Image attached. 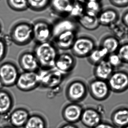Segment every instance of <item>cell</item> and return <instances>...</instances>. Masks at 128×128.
<instances>
[{"mask_svg": "<svg viewBox=\"0 0 128 128\" xmlns=\"http://www.w3.org/2000/svg\"><path fill=\"white\" fill-rule=\"evenodd\" d=\"M20 73L18 67L13 62L6 61L0 64V79L4 87L15 86Z\"/></svg>", "mask_w": 128, "mask_h": 128, "instance_id": "cell-7", "label": "cell"}, {"mask_svg": "<svg viewBox=\"0 0 128 128\" xmlns=\"http://www.w3.org/2000/svg\"><path fill=\"white\" fill-rule=\"evenodd\" d=\"M1 128H17L13 126H12L11 125H6L2 126Z\"/></svg>", "mask_w": 128, "mask_h": 128, "instance_id": "cell-40", "label": "cell"}, {"mask_svg": "<svg viewBox=\"0 0 128 128\" xmlns=\"http://www.w3.org/2000/svg\"><path fill=\"white\" fill-rule=\"evenodd\" d=\"M52 25V39L64 32L72 31L78 33L80 30V26L78 21L69 17L60 18Z\"/></svg>", "mask_w": 128, "mask_h": 128, "instance_id": "cell-11", "label": "cell"}, {"mask_svg": "<svg viewBox=\"0 0 128 128\" xmlns=\"http://www.w3.org/2000/svg\"><path fill=\"white\" fill-rule=\"evenodd\" d=\"M127 37L128 38V36H127Z\"/></svg>", "mask_w": 128, "mask_h": 128, "instance_id": "cell-44", "label": "cell"}, {"mask_svg": "<svg viewBox=\"0 0 128 128\" xmlns=\"http://www.w3.org/2000/svg\"><path fill=\"white\" fill-rule=\"evenodd\" d=\"M59 128H79L78 126L74 124L66 123L61 125Z\"/></svg>", "mask_w": 128, "mask_h": 128, "instance_id": "cell-38", "label": "cell"}, {"mask_svg": "<svg viewBox=\"0 0 128 128\" xmlns=\"http://www.w3.org/2000/svg\"><path fill=\"white\" fill-rule=\"evenodd\" d=\"M14 106V98L11 93L7 90H0V116H8Z\"/></svg>", "mask_w": 128, "mask_h": 128, "instance_id": "cell-21", "label": "cell"}, {"mask_svg": "<svg viewBox=\"0 0 128 128\" xmlns=\"http://www.w3.org/2000/svg\"><path fill=\"white\" fill-rule=\"evenodd\" d=\"M109 54L108 51L101 46H96L86 58L88 62L93 66L106 60Z\"/></svg>", "mask_w": 128, "mask_h": 128, "instance_id": "cell-25", "label": "cell"}, {"mask_svg": "<svg viewBox=\"0 0 128 128\" xmlns=\"http://www.w3.org/2000/svg\"><path fill=\"white\" fill-rule=\"evenodd\" d=\"M84 4L73 2L68 17L78 20L85 13Z\"/></svg>", "mask_w": 128, "mask_h": 128, "instance_id": "cell-31", "label": "cell"}, {"mask_svg": "<svg viewBox=\"0 0 128 128\" xmlns=\"http://www.w3.org/2000/svg\"><path fill=\"white\" fill-rule=\"evenodd\" d=\"M102 121V112L93 107L84 108L80 121L88 128H94Z\"/></svg>", "mask_w": 128, "mask_h": 128, "instance_id": "cell-14", "label": "cell"}, {"mask_svg": "<svg viewBox=\"0 0 128 128\" xmlns=\"http://www.w3.org/2000/svg\"><path fill=\"white\" fill-rule=\"evenodd\" d=\"M107 82L111 92H124L128 90V71L120 69L114 70Z\"/></svg>", "mask_w": 128, "mask_h": 128, "instance_id": "cell-9", "label": "cell"}, {"mask_svg": "<svg viewBox=\"0 0 128 128\" xmlns=\"http://www.w3.org/2000/svg\"></svg>", "mask_w": 128, "mask_h": 128, "instance_id": "cell-45", "label": "cell"}, {"mask_svg": "<svg viewBox=\"0 0 128 128\" xmlns=\"http://www.w3.org/2000/svg\"><path fill=\"white\" fill-rule=\"evenodd\" d=\"M120 20L122 23L128 28V10L125 11L123 13Z\"/></svg>", "mask_w": 128, "mask_h": 128, "instance_id": "cell-37", "label": "cell"}, {"mask_svg": "<svg viewBox=\"0 0 128 128\" xmlns=\"http://www.w3.org/2000/svg\"><path fill=\"white\" fill-rule=\"evenodd\" d=\"M128 128V125L126 126H125V127H123V128Z\"/></svg>", "mask_w": 128, "mask_h": 128, "instance_id": "cell-43", "label": "cell"}, {"mask_svg": "<svg viewBox=\"0 0 128 128\" xmlns=\"http://www.w3.org/2000/svg\"><path fill=\"white\" fill-rule=\"evenodd\" d=\"M79 25L87 30H96L100 26L98 18L84 13L78 20Z\"/></svg>", "mask_w": 128, "mask_h": 128, "instance_id": "cell-24", "label": "cell"}, {"mask_svg": "<svg viewBox=\"0 0 128 128\" xmlns=\"http://www.w3.org/2000/svg\"><path fill=\"white\" fill-rule=\"evenodd\" d=\"M73 2L78 3L84 4L86 0H72Z\"/></svg>", "mask_w": 128, "mask_h": 128, "instance_id": "cell-39", "label": "cell"}, {"mask_svg": "<svg viewBox=\"0 0 128 128\" xmlns=\"http://www.w3.org/2000/svg\"><path fill=\"white\" fill-rule=\"evenodd\" d=\"M4 87V86L1 80L0 79V90L3 89Z\"/></svg>", "mask_w": 128, "mask_h": 128, "instance_id": "cell-41", "label": "cell"}, {"mask_svg": "<svg viewBox=\"0 0 128 128\" xmlns=\"http://www.w3.org/2000/svg\"><path fill=\"white\" fill-rule=\"evenodd\" d=\"M94 128H117L115 126H114L112 123L107 122L103 121L99 124L98 125Z\"/></svg>", "mask_w": 128, "mask_h": 128, "instance_id": "cell-36", "label": "cell"}, {"mask_svg": "<svg viewBox=\"0 0 128 128\" xmlns=\"http://www.w3.org/2000/svg\"><path fill=\"white\" fill-rule=\"evenodd\" d=\"M77 34L74 31H66L53 38L52 41L59 50H70L78 36Z\"/></svg>", "mask_w": 128, "mask_h": 128, "instance_id": "cell-17", "label": "cell"}, {"mask_svg": "<svg viewBox=\"0 0 128 128\" xmlns=\"http://www.w3.org/2000/svg\"><path fill=\"white\" fill-rule=\"evenodd\" d=\"M112 5L118 8H123L128 6V0H108Z\"/></svg>", "mask_w": 128, "mask_h": 128, "instance_id": "cell-35", "label": "cell"}, {"mask_svg": "<svg viewBox=\"0 0 128 128\" xmlns=\"http://www.w3.org/2000/svg\"><path fill=\"white\" fill-rule=\"evenodd\" d=\"M15 85L22 92H30L35 90L40 85L38 72L23 71L20 72Z\"/></svg>", "mask_w": 128, "mask_h": 128, "instance_id": "cell-10", "label": "cell"}, {"mask_svg": "<svg viewBox=\"0 0 128 128\" xmlns=\"http://www.w3.org/2000/svg\"><path fill=\"white\" fill-rule=\"evenodd\" d=\"M114 70L106 60L94 66L93 74L95 78L107 81Z\"/></svg>", "mask_w": 128, "mask_h": 128, "instance_id": "cell-22", "label": "cell"}, {"mask_svg": "<svg viewBox=\"0 0 128 128\" xmlns=\"http://www.w3.org/2000/svg\"><path fill=\"white\" fill-rule=\"evenodd\" d=\"M112 123L117 128L128 125V108L121 106L114 109L110 116Z\"/></svg>", "mask_w": 128, "mask_h": 128, "instance_id": "cell-20", "label": "cell"}, {"mask_svg": "<svg viewBox=\"0 0 128 128\" xmlns=\"http://www.w3.org/2000/svg\"><path fill=\"white\" fill-rule=\"evenodd\" d=\"M33 40L36 44L51 41L52 39V25L48 22L43 19H39L33 24Z\"/></svg>", "mask_w": 128, "mask_h": 128, "instance_id": "cell-8", "label": "cell"}, {"mask_svg": "<svg viewBox=\"0 0 128 128\" xmlns=\"http://www.w3.org/2000/svg\"><path fill=\"white\" fill-rule=\"evenodd\" d=\"M40 86L46 89H55L60 86L67 77L54 67L49 68H41L37 72Z\"/></svg>", "mask_w": 128, "mask_h": 128, "instance_id": "cell-3", "label": "cell"}, {"mask_svg": "<svg viewBox=\"0 0 128 128\" xmlns=\"http://www.w3.org/2000/svg\"><path fill=\"white\" fill-rule=\"evenodd\" d=\"M85 13L98 17L102 10V5L100 0H87L84 4Z\"/></svg>", "mask_w": 128, "mask_h": 128, "instance_id": "cell-28", "label": "cell"}, {"mask_svg": "<svg viewBox=\"0 0 128 128\" xmlns=\"http://www.w3.org/2000/svg\"><path fill=\"white\" fill-rule=\"evenodd\" d=\"M9 36L12 42L16 45H27L33 40L32 24L25 21L17 22L11 28Z\"/></svg>", "mask_w": 128, "mask_h": 128, "instance_id": "cell-2", "label": "cell"}, {"mask_svg": "<svg viewBox=\"0 0 128 128\" xmlns=\"http://www.w3.org/2000/svg\"></svg>", "mask_w": 128, "mask_h": 128, "instance_id": "cell-46", "label": "cell"}, {"mask_svg": "<svg viewBox=\"0 0 128 128\" xmlns=\"http://www.w3.org/2000/svg\"><path fill=\"white\" fill-rule=\"evenodd\" d=\"M8 44L4 38L0 37V62L6 56L8 51Z\"/></svg>", "mask_w": 128, "mask_h": 128, "instance_id": "cell-34", "label": "cell"}, {"mask_svg": "<svg viewBox=\"0 0 128 128\" xmlns=\"http://www.w3.org/2000/svg\"><path fill=\"white\" fill-rule=\"evenodd\" d=\"M73 3L72 0H50L49 7L60 18L68 17Z\"/></svg>", "mask_w": 128, "mask_h": 128, "instance_id": "cell-19", "label": "cell"}, {"mask_svg": "<svg viewBox=\"0 0 128 128\" xmlns=\"http://www.w3.org/2000/svg\"><path fill=\"white\" fill-rule=\"evenodd\" d=\"M97 18L100 26L108 27L120 19L119 12L112 7L102 9Z\"/></svg>", "mask_w": 128, "mask_h": 128, "instance_id": "cell-18", "label": "cell"}, {"mask_svg": "<svg viewBox=\"0 0 128 128\" xmlns=\"http://www.w3.org/2000/svg\"><path fill=\"white\" fill-rule=\"evenodd\" d=\"M111 34L121 41L128 36V28L120 19L108 27Z\"/></svg>", "mask_w": 128, "mask_h": 128, "instance_id": "cell-26", "label": "cell"}, {"mask_svg": "<svg viewBox=\"0 0 128 128\" xmlns=\"http://www.w3.org/2000/svg\"><path fill=\"white\" fill-rule=\"evenodd\" d=\"M47 120L45 118L38 114H30L23 128H47Z\"/></svg>", "mask_w": 128, "mask_h": 128, "instance_id": "cell-27", "label": "cell"}, {"mask_svg": "<svg viewBox=\"0 0 128 128\" xmlns=\"http://www.w3.org/2000/svg\"><path fill=\"white\" fill-rule=\"evenodd\" d=\"M32 52L41 68L54 67L55 60L60 54L59 49L52 41L36 44Z\"/></svg>", "mask_w": 128, "mask_h": 128, "instance_id": "cell-1", "label": "cell"}, {"mask_svg": "<svg viewBox=\"0 0 128 128\" xmlns=\"http://www.w3.org/2000/svg\"><path fill=\"white\" fill-rule=\"evenodd\" d=\"M120 42L112 34H108L101 39L99 46L105 48L109 54L116 53L121 44Z\"/></svg>", "mask_w": 128, "mask_h": 128, "instance_id": "cell-23", "label": "cell"}, {"mask_svg": "<svg viewBox=\"0 0 128 128\" xmlns=\"http://www.w3.org/2000/svg\"><path fill=\"white\" fill-rule=\"evenodd\" d=\"M84 109V107L80 103L70 102L63 108L62 117L66 123L75 124L80 120Z\"/></svg>", "mask_w": 128, "mask_h": 128, "instance_id": "cell-13", "label": "cell"}, {"mask_svg": "<svg viewBox=\"0 0 128 128\" xmlns=\"http://www.w3.org/2000/svg\"><path fill=\"white\" fill-rule=\"evenodd\" d=\"M30 114L26 108H18L11 112L8 115L10 125L17 128H23Z\"/></svg>", "mask_w": 128, "mask_h": 128, "instance_id": "cell-16", "label": "cell"}, {"mask_svg": "<svg viewBox=\"0 0 128 128\" xmlns=\"http://www.w3.org/2000/svg\"><path fill=\"white\" fill-rule=\"evenodd\" d=\"M96 46V42L93 37L82 35L77 36L70 50L74 56L83 58L87 57Z\"/></svg>", "mask_w": 128, "mask_h": 128, "instance_id": "cell-5", "label": "cell"}, {"mask_svg": "<svg viewBox=\"0 0 128 128\" xmlns=\"http://www.w3.org/2000/svg\"><path fill=\"white\" fill-rule=\"evenodd\" d=\"M116 53L124 63L128 64V42L120 44Z\"/></svg>", "mask_w": 128, "mask_h": 128, "instance_id": "cell-33", "label": "cell"}, {"mask_svg": "<svg viewBox=\"0 0 128 128\" xmlns=\"http://www.w3.org/2000/svg\"><path fill=\"white\" fill-rule=\"evenodd\" d=\"M10 9L17 12H22L28 9L27 0H6Z\"/></svg>", "mask_w": 128, "mask_h": 128, "instance_id": "cell-30", "label": "cell"}, {"mask_svg": "<svg viewBox=\"0 0 128 128\" xmlns=\"http://www.w3.org/2000/svg\"><path fill=\"white\" fill-rule=\"evenodd\" d=\"M87 85L88 93L96 101H104L110 95L111 91L107 81L94 78L89 82Z\"/></svg>", "mask_w": 128, "mask_h": 128, "instance_id": "cell-6", "label": "cell"}, {"mask_svg": "<svg viewBox=\"0 0 128 128\" xmlns=\"http://www.w3.org/2000/svg\"><path fill=\"white\" fill-rule=\"evenodd\" d=\"M2 24H1V22H0V34L1 32H2Z\"/></svg>", "mask_w": 128, "mask_h": 128, "instance_id": "cell-42", "label": "cell"}, {"mask_svg": "<svg viewBox=\"0 0 128 128\" xmlns=\"http://www.w3.org/2000/svg\"><path fill=\"white\" fill-rule=\"evenodd\" d=\"M28 8L36 12H42L49 7L50 0H27Z\"/></svg>", "mask_w": 128, "mask_h": 128, "instance_id": "cell-29", "label": "cell"}, {"mask_svg": "<svg viewBox=\"0 0 128 128\" xmlns=\"http://www.w3.org/2000/svg\"><path fill=\"white\" fill-rule=\"evenodd\" d=\"M106 60L114 70L120 69L124 64L116 52L109 54Z\"/></svg>", "mask_w": 128, "mask_h": 128, "instance_id": "cell-32", "label": "cell"}, {"mask_svg": "<svg viewBox=\"0 0 128 128\" xmlns=\"http://www.w3.org/2000/svg\"><path fill=\"white\" fill-rule=\"evenodd\" d=\"M88 85L86 82L80 79L71 81L67 84L65 90V95L70 102L79 103L84 101L88 94Z\"/></svg>", "mask_w": 128, "mask_h": 128, "instance_id": "cell-4", "label": "cell"}, {"mask_svg": "<svg viewBox=\"0 0 128 128\" xmlns=\"http://www.w3.org/2000/svg\"><path fill=\"white\" fill-rule=\"evenodd\" d=\"M77 63L75 57L71 53L59 54L54 63V67L66 76H68L75 67Z\"/></svg>", "mask_w": 128, "mask_h": 128, "instance_id": "cell-12", "label": "cell"}, {"mask_svg": "<svg viewBox=\"0 0 128 128\" xmlns=\"http://www.w3.org/2000/svg\"><path fill=\"white\" fill-rule=\"evenodd\" d=\"M18 63L23 72H38L40 68L33 52L25 51L22 52L18 57Z\"/></svg>", "mask_w": 128, "mask_h": 128, "instance_id": "cell-15", "label": "cell"}]
</instances>
